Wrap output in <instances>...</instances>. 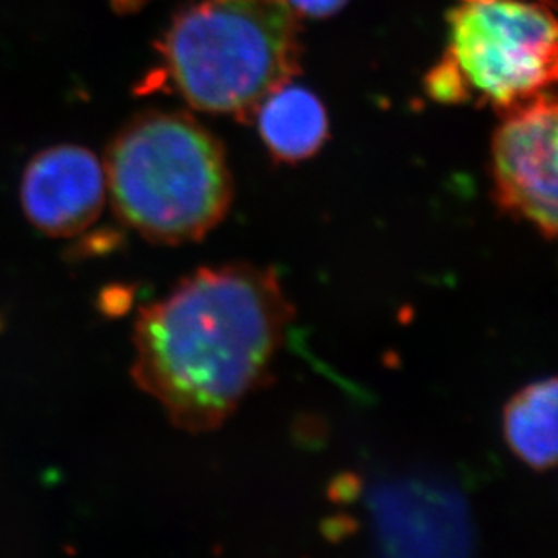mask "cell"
Wrapping results in <instances>:
<instances>
[{"label": "cell", "mask_w": 558, "mask_h": 558, "mask_svg": "<svg viewBox=\"0 0 558 558\" xmlns=\"http://www.w3.org/2000/svg\"><path fill=\"white\" fill-rule=\"evenodd\" d=\"M427 87L433 98L445 101V104L469 100V85L464 82L463 74L459 73L458 65L448 54L428 74Z\"/></svg>", "instance_id": "9"}, {"label": "cell", "mask_w": 558, "mask_h": 558, "mask_svg": "<svg viewBox=\"0 0 558 558\" xmlns=\"http://www.w3.org/2000/svg\"><path fill=\"white\" fill-rule=\"evenodd\" d=\"M295 313L274 268H197L137 313L132 378L175 428L211 433L269 384Z\"/></svg>", "instance_id": "1"}, {"label": "cell", "mask_w": 558, "mask_h": 558, "mask_svg": "<svg viewBox=\"0 0 558 558\" xmlns=\"http://www.w3.org/2000/svg\"><path fill=\"white\" fill-rule=\"evenodd\" d=\"M548 2H549V0H548Z\"/></svg>", "instance_id": "13"}, {"label": "cell", "mask_w": 558, "mask_h": 558, "mask_svg": "<svg viewBox=\"0 0 558 558\" xmlns=\"http://www.w3.org/2000/svg\"><path fill=\"white\" fill-rule=\"evenodd\" d=\"M107 199L106 167L78 145L38 153L22 178L27 221L49 238H73L100 217Z\"/></svg>", "instance_id": "6"}, {"label": "cell", "mask_w": 558, "mask_h": 558, "mask_svg": "<svg viewBox=\"0 0 558 558\" xmlns=\"http://www.w3.org/2000/svg\"><path fill=\"white\" fill-rule=\"evenodd\" d=\"M557 117V100L544 90L502 112L492 137L497 210L535 228L546 241H555L558 230Z\"/></svg>", "instance_id": "5"}, {"label": "cell", "mask_w": 558, "mask_h": 558, "mask_svg": "<svg viewBox=\"0 0 558 558\" xmlns=\"http://www.w3.org/2000/svg\"><path fill=\"white\" fill-rule=\"evenodd\" d=\"M161 49L190 106L248 120L301 71V26L286 0H201L175 16Z\"/></svg>", "instance_id": "3"}, {"label": "cell", "mask_w": 558, "mask_h": 558, "mask_svg": "<svg viewBox=\"0 0 558 558\" xmlns=\"http://www.w3.org/2000/svg\"><path fill=\"white\" fill-rule=\"evenodd\" d=\"M558 381L537 379L511 396L502 411V437L533 472H548L558 458Z\"/></svg>", "instance_id": "8"}, {"label": "cell", "mask_w": 558, "mask_h": 558, "mask_svg": "<svg viewBox=\"0 0 558 558\" xmlns=\"http://www.w3.org/2000/svg\"><path fill=\"white\" fill-rule=\"evenodd\" d=\"M104 167L114 214L148 243H197L232 208L225 147L189 114L134 118L112 140Z\"/></svg>", "instance_id": "2"}, {"label": "cell", "mask_w": 558, "mask_h": 558, "mask_svg": "<svg viewBox=\"0 0 558 558\" xmlns=\"http://www.w3.org/2000/svg\"><path fill=\"white\" fill-rule=\"evenodd\" d=\"M293 8L295 13L302 15L315 16V19H326L335 15L348 4V0H286Z\"/></svg>", "instance_id": "10"}, {"label": "cell", "mask_w": 558, "mask_h": 558, "mask_svg": "<svg viewBox=\"0 0 558 558\" xmlns=\"http://www.w3.org/2000/svg\"><path fill=\"white\" fill-rule=\"evenodd\" d=\"M448 22V57L469 89L477 90L500 114L532 100L557 80V21L546 5L469 2L453 10Z\"/></svg>", "instance_id": "4"}, {"label": "cell", "mask_w": 558, "mask_h": 558, "mask_svg": "<svg viewBox=\"0 0 558 558\" xmlns=\"http://www.w3.org/2000/svg\"><path fill=\"white\" fill-rule=\"evenodd\" d=\"M255 114L264 145L282 163L313 158L329 136L324 104L311 90L291 82L274 90Z\"/></svg>", "instance_id": "7"}, {"label": "cell", "mask_w": 558, "mask_h": 558, "mask_svg": "<svg viewBox=\"0 0 558 558\" xmlns=\"http://www.w3.org/2000/svg\"><path fill=\"white\" fill-rule=\"evenodd\" d=\"M118 10H134L142 4L143 0H112Z\"/></svg>", "instance_id": "11"}, {"label": "cell", "mask_w": 558, "mask_h": 558, "mask_svg": "<svg viewBox=\"0 0 558 558\" xmlns=\"http://www.w3.org/2000/svg\"><path fill=\"white\" fill-rule=\"evenodd\" d=\"M469 2H492V0H469Z\"/></svg>", "instance_id": "12"}]
</instances>
